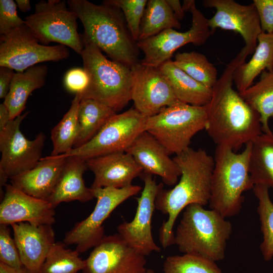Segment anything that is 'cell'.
I'll return each instance as SVG.
<instances>
[{
  "label": "cell",
  "instance_id": "6da1fadb",
  "mask_svg": "<svg viewBox=\"0 0 273 273\" xmlns=\"http://www.w3.org/2000/svg\"><path fill=\"white\" fill-rule=\"evenodd\" d=\"M244 48L226 66L205 106L207 133L217 146L237 152L262 133L259 114L233 87V74L248 56Z\"/></svg>",
  "mask_w": 273,
  "mask_h": 273
},
{
  "label": "cell",
  "instance_id": "7a4b0ae2",
  "mask_svg": "<svg viewBox=\"0 0 273 273\" xmlns=\"http://www.w3.org/2000/svg\"><path fill=\"white\" fill-rule=\"evenodd\" d=\"M173 159L180 168V179L171 189L161 187L155 200V209L168 216L159 231L164 248L174 244L173 228L179 213L191 204L209 203L214 165L213 157L201 149L189 147Z\"/></svg>",
  "mask_w": 273,
  "mask_h": 273
},
{
  "label": "cell",
  "instance_id": "3957f363",
  "mask_svg": "<svg viewBox=\"0 0 273 273\" xmlns=\"http://www.w3.org/2000/svg\"><path fill=\"white\" fill-rule=\"evenodd\" d=\"M66 2L83 25V34L112 60L130 68L140 62V49L120 9L87 0Z\"/></svg>",
  "mask_w": 273,
  "mask_h": 273
},
{
  "label": "cell",
  "instance_id": "277c9868",
  "mask_svg": "<svg viewBox=\"0 0 273 273\" xmlns=\"http://www.w3.org/2000/svg\"><path fill=\"white\" fill-rule=\"evenodd\" d=\"M232 232L231 223L219 212L191 204L185 209L174 234V244L184 254L216 262L224 259Z\"/></svg>",
  "mask_w": 273,
  "mask_h": 273
},
{
  "label": "cell",
  "instance_id": "5b68a950",
  "mask_svg": "<svg viewBox=\"0 0 273 273\" xmlns=\"http://www.w3.org/2000/svg\"><path fill=\"white\" fill-rule=\"evenodd\" d=\"M83 48L80 54L83 68L89 77L81 100L92 99L121 111L131 100L132 75L129 67L107 59L102 51L81 34Z\"/></svg>",
  "mask_w": 273,
  "mask_h": 273
},
{
  "label": "cell",
  "instance_id": "8992f818",
  "mask_svg": "<svg viewBox=\"0 0 273 273\" xmlns=\"http://www.w3.org/2000/svg\"><path fill=\"white\" fill-rule=\"evenodd\" d=\"M251 147L250 142L241 153L226 146L216 147L209 205L225 218L239 213L243 193L254 186L249 173Z\"/></svg>",
  "mask_w": 273,
  "mask_h": 273
},
{
  "label": "cell",
  "instance_id": "52a82bcc",
  "mask_svg": "<svg viewBox=\"0 0 273 273\" xmlns=\"http://www.w3.org/2000/svg\"><path fill=\"white\" fill-rule=\"evenodd\" d=\"M207 121L205 106L180 102L147 117L145 129L164 147L169 155H176L190 147L192 138L205 129Z\"/></svg>",
  "mask_w": 273,
  "mask_h": 273
},
{
  "label": "cell",
  "instance_id": "ba28073f",
  "mask_svg": "<svg viewBox=\"0 0 273 273\" xmlns=\"http://www.w3.org/2000/svg\"><path fill=\"white\" fill-rule=\"evenodd\" d=\"M67 5L65 1L42 0L36 4L34 13L25 17V25L41 44L59 43L80 55L83 43L77 31L78 18Z\"/></svg>",
  "mask_w": 273,
  "mask_h": 273
},
{
  "label": "cell",
  "instance_id": "9c48e42d",
  "mask_svg": "<svg viewBox=\"0 0 273 273\" xmlns=\"http://www.w3.org/2000/svg\"><path fill=\"white\" fill-rule=\"evenodd\" d=\"M183 8L185 12L189 11L192 14L190 28L185 32L169 28L155 36L138 41V48L144 54V58L140 61L142 64L158 67L170 60L179 48L188 43L201 46L212 34L208 25V19L196 8L195 1H184Z\"/></svg>",
  "mask_w": 273,
  "mask_h": 273
},
{
  "label": "cell",
  "instance_id": "30bf717a",
  "mask_svg": "<svg viewBox=\"0 0 273 273\" xmlns=\"http://www.w3.org/2000/svg\"><path fill=\"white\" fill-rule=\"evenodd\" d=\"M147 117L135 108L116 113L98 133L84 145L61 155L84 160L109 154L124 152L144 131Z\"/></svg>",
  "mask_w": 273,
  "mask_h": 273
},
{
  "label": "cell",
  "instance_id": "8fae6325",
  "mask_svg": "<svg viewBox=\"0 0 273 273\" xmlns=\"http://www.w3.org/2000/svg\"><path fill=\"white\" fill-rule=\"evenodd\" d=\"M142 190L141 186L133 185L123 188L93 189L97 199L93 211L65 234L63 243L66 245H76V249L80 253L94 248L105 237L103 223L105 220L119 205Z\"/></svg>",
  "mask_w": 273,
  "mask_h": 273
},
{
  "label": "cell",
  "instance_id": "7c38bea8",
  "mask_svg": "<svg viewBox=\"0 0 273 273\" xmlns=\"http://www.w3.org/2000/svg\"><path fill=\"white\" fill-rule=\"evenodd\" d=\"M69 55L65 46L41 44L25 24L0 36V66L16 72H23L44 62L61 61Z\"/></svg>",
  "mask_w": 273,
  "mask_h": 273
},
{
  "label": "cell",
  "instance_id": "4fadbf2b",
  "mask_svg": "<svg viewBox=\"0 0 273 273\" xmlns=\"http://www.w3.org/2000/svg\"><path fill=\"white\" fill-rule=\"evenodd\" d=\"M29 112L11 120L0 131V176L11 179L33 167L41 158L46 136L40 132L33 140L26 139L20 124Z\"/></svg>",
  "mask_w": 273,
  "mask_h": 273
},
{
  "label": "cell",
  "instance_id": "5bb4252c",
  "mask_svg": "<svg viewBox=\"0 0 273 273\" xmlns=\"http://www.w3.org/2000/svg\"><path fill=\"white\" fill-rule=\"evenodd\" d=\"M144 187L136 198L138 206L135 215L130 221H123L117 226L118 234L131 247L146 256L153 252H159L152 233V219L155 209V200L160 189L151 174L143 172L141 176Z\"/></svg>",
  "mask_w": 273,
  "mask_h": 273
},
{
  "label": "cell",
  "instance_id": "9a60e30c",
  "mask_svg": "<svg viewBox=\"0 0 273 273\" xmlns=\"http://www.w3.org/2000/svg\"><path fill=\"white\" fill-rule=\"evenodd\" d=\"M130 69L131 100L134 108L143 115L153 116L163 108L180 102L159 67L146 65L140 61Z\"/></svg>",
  "mask_w": 273,
  "mask_h": 273
},
{
  "label": "cell",
  "instance_id": "2e32d148",
  "mask_svg": "<svg viewBox=\"0 0 273 273\" xmlns=\"http://www.w3.org/2000/svg\"><path fill=\"white\" fill-rule=\"evenodd\" d=\"M82 273H146L145 256L118 234L105 236L84 260Z\"/></svg>",
  "mask_w": 273,
  "mask_h": 273
},
{
  "label": "cell",
  "instance_id": "e0dca14e",
  "mask_svg": "<svg viewBox=\"0 0 273 273\" xmlns=\"http://www.w3.org/2000/svg\"><path fill=\"white\" fill-rule=\"evenodd\" d=\"M202 4L205 8L216 10L213 16L208 19L212 34L218 28L238 33L245 41L246 52L249 55L253 54L262 31L253 3L245 5L234 0H204Z\"/></svg>",
  "mask_w": 273,
  "mask_h": 273
},
{
  "label": "cell",
  "instance_id": "ac0fdd59",
  "mask_svg": "<svg viewBox=\"0 0 273 273\" xmlns=\"http://www.w3.org/2000/svg\"><path fill=\"white\" fill-rule=\"evenodd\" d=\"M5 188L0 204V224L28 222L39 225L55 222V208L48 200L29 195L11 184H6Z\"/></svg>",
  "mask_w": 273,
  "mask_h": 273
},
{
  "label": "cell",
  "instance_id": "d6986e66",
  "mask_svg": "<svg viewBox=\"0 0 273 273\" xmlns=\"http://www.w3.org/2000/svg\"><path fill=\"white\" fill-rule=\"evenodd\" d=\"M143 172L160 176L164 184L175 186L181 175L179 167L164 147L146 131L143 132L126 150Z\"/></svg>",
  "mask_w": 273,
  "mask_h": 273
},
{
  "label": "cell",
  "instance_id": "ffe728a7",
  "mask_svg": "<svg viewBox=\"0 0 273 273\" xmlns=\"http://www.w3.org/2000/svg\"><path fill=\"white\" fill-rule=\"evenodd\" d=\"M86 163L95 176L92 189L126 187L143 172L133 157L126 152L90 158L86 160Z\"/></svg>",
  "mask_w": 273,
  "mask_h": 273
},
{
  "label": "cell",
  "instance_id": "44dd1931",
  "mask_svg": "<svg viewBox=\"0 0 273 273\" xmlns=\"http://www.w3.org/2000/svg\"><path fill=\"white\" fill-rule=\"evenodd\" d=\"M11 226L23 265L30 273H39L51 247L56 242L52 225L19 222Z\"/></svg>",
  "mask_w": 273,
  "mask_h": 273
},
{
  "label": "cell",
  "instance_id": "7402d4cb",
  "mask_svg": "<svg viewBox=\"0 0 273 273\" xmlns=\"http://www.w3.org/2000/svg\"><path fill=\"white\" fill-rule=\"evenodd\" d=\"M66 161L61 155L41 158L31 169L10 179L11 184L35 198L49 200Z\"/></svg>",
  "mask_w": 273,
  "mask_h": 273
},
{
  "label": "cell",
  "instance_id": "603a6c76",
  "mask_svg": "<svg viewBox=\"0 0 273 273\" xmlns=\"http://www.w3.org/2000/svg\"><path fill=\"white\" fill-rule=\"evenodd\" d=\"M87 169L86 160L77 156L66 157V161L54 191L49 201L55 208L62 202L93 199L94 191L86 187L83 175Z\"/></svg>",
  "mask_w": 273,
  "mask_h": 273
},
{
  "label": "cell",
  "instance_id": "cb8c5ba5",
  "mask_svg": "<svg viewBox=\"0 0 273 273\" xmlns=\"http://www.w3.org/2000/svg\"><path fill=\"white\" fill-rule=\"evenodd\" d=\"M48 71L46 65H36L23 72L15 73L3 102L9 111L11 120L21 115L30 94L44 85Z\"/></svg>",
  "mask_w": 273,
  "mask_h": 273
},
{
  "label": "cell",
  "instance_id": "d4e9b609",
  "mask_svg": "<svg viewBox=\"0 0 273 273\" xmlns=\"http://www.w3.org/2000/svg\"><path fill=\"white\" fill-rule=\"evenodd\" d=\"M264 70L273 71V33L262 32L250 60L239 65L234 72L233 82L238 92L242 93L251 86Z\"/></svg>",
  "mask_w": 273,
  "mask_h": 273
},
{
  "label": "cell",
  "instance_id": "484cf974",
  "mask_svg": "<svg viewBox=\"0 0 273 273\" xmlns=\"http://www.w3.org/2000/svg\"><path fill=\"white\" fill-rule=\"evenodd\" d=\"M180 102L196 106H205L209 102L212 88L195 80L176 67L170 60L159 67Z\"/></svg>",
  "mask_w": 273,
  "mask_h": 273
},
{
  "label": "cell",
  "instance_id": "4316f807",
  "mask_svg": "<svg viewBox=\"0 0 273 273\" xmlns=\"http://www.w3.org/2000/svg\"><path fill=\"white\" fill-rule=\"evenodd\" d=\"M116 113L109 107L95 100H81L78 112V133L73 149L89 142Z\"/></svg>",
  "mask_w": 273,
  "mask_h": 273
},
{
  "label": "cell",
  "instance_id": "83f0119b",
  "mask_svg": "<svg viewBox=\"0 0 273 273\" xmlns=\"http://www.w3.org/2000/svg\"><path fill=\"white\" fill-rule=\"evenodd\" d=\"M249 173L254 185L273 188V133H262L252 142Z\"/></svg>",
  "mask_w": 273,
  "mask_h": 273
},
{
  "label": "cell",
  "instance_id": "f1b7e54d",
  "mask_svg": "<svg viewBox=\"0 0 273 273\" xmlns=\"http://www.w3.org/2000/svg\"><path fill=\"white\" fill-rule=\"evenodd\" d=\"M239 94L259 114L262 132L271 133L268 120L273 118V71H263L256 83Z\"/></svg>",
  "mask_w": 273,
  "mask_h": 273
},
{
  "label": "cell",
  "instance_id": "f546056e",
  "mask_svg": "<svg viewBox=\"0 0 273 273\" xmlns=\"http://www.w3.org/2000/svg\"><path fill=\"white\" fill-rule=\"evenodd\" d=\"M180 27L179 21L166 0H149L141 21L138 41L155 36L167 29Z\"/></svg>",
  "mask_w": 273,
  "mask_h": 273
},
{
  "label": "cell",
  "instance_id": "4dcf8cb0",
  "mask_svg": "<svg viewBox=\"0 0 273 273\" xmlns=\"http://www.w3.org/2000/svg\"><path fill=\"white\" fill-rule=\"evenodd\" d=\"M81 100V93L76 94L69 110L52 129L53 149L51 156L65 154L73 149L78 133V112Z\"/></svg>",
  "mask_w": 273,
  "mask_h": 273
},
{
  "label": "cell",
  "instance_id": "1f68e13d",
  "mask_svg": "<svg viewBox=\"0 0 273 273\" xmlns=\"http://www.w3.org/2000/svg\"><path fill=\"white\" fill-rule=\"evenodd\" d=\"M173 62L192 78L209 88H212L218 79L216 68L203 54L195 51L177 53Z\"/></svg>",
  "mask_w": 273,
  "mask_h": 273
},
{
  "label": "cell",
  "instance_id": "d6a6232c",
  "mask_svg": "<svg viewBox=\"0 0 273 273\" xmlns=\"http://www.w3.org/2000/svg\"><path fill=\"white\" fill-rule=\"evenodd\" d=\"M269 188L260 184L255 185L253 188L258 200L257 212L262 234L260 249L265 261L273 257V202L269 195Z\"/></svg>",
  "mask_w": 273,
  "mask_h": 273
},
{
  "label": "cell",
  "instance_id": "836d02e7",
  "mask_svg": "<svg viewBox=\"0 0 273 273\" xmlns=\"http://www.w3.org/2000/svg\"><path fill=\"white\" fill-rule=\"evenodd\" d=\"M65 246L61 242L52 246L39 273H77L83 270L85 262L80 253Z\"/></svg>",
  "mask_w": 273,
  "mask_h": 273
},
{
  "label": "cell",
  "instance_id": "e575fe53",
  "mask_svg": "<svg viewBox=\"0 0 273 273\" xmlns=\"http://www.w3.org/2000/svg\"><path fill=\"white\" fill-rule=\"evenodd\" d=\"M164 273H223L215 262L199 255L184 254L167 257Z\"/></svg>",
  "mask_w": 273,
  "mask_h": 273
},
{
  "label": "cell",
  "instance_id": "d590c367",
  "mask_svg": "<svg viewBox=\"0 0 273 273\" xmlns=\"http://www.w3.org/2000/svg\"><path fill=\"white\" fill-rule=\"evenodd\" d=\"M147 0H105L103 4L115 7L122 12L131 35L139 40L140 25L146 7Z\"/></svg>",
  "mask_w": 273,
  "mask_h": 273
},
{
  "label": "cell",
  "instance_id": "8d00e7d4",
  "mask_svg": "<svg viewBox=\"0 0 273 273\" xmlns=\"http://www.w3.org/2000/svg\"><path fill=\"white\" fill-rule=\"evenodd\" d=\"M0 262L15 268L23 266L10 230L3 224H0Z\"/></svg>",
  "mask_w": 273,
  "mask_h": 273
},
{
  "label": "cell",
  "instance_id": "74e56055",
  "mask_svg": "<svg viewBox=\"0 0 273 273\" xmlns=\"http://www.w3.org/2000/svg\"><path fill=\"white\" fill-rule=\"evenodd\" d=\"M17 4L13 0H0V34L25 24V20L18 15Z\"/></svg>",
  "mask_w": 273,
  "mask_h": 273
},
{
  "label": "cell",
  "instance_id": "f35d334b",
  "mask_svg": "<svg viewBox=\"0 0 273 273\" xmlns=\"http://www.w3.org/2000/svg\"><path fill=\"white\" fill-rule=\"evenodd\" d=\"M89 77L83 68H73L65 74L64 84L66 89L75 95L82 93L87 87Z\"/></svg>",
  "mask_w": 273,
  "mask_h": 273
},
{
  "label": "cell",
  "instance_id": "ab89813d",
  "mask_svg": "<svg viewBox=\"0 0 273 273\" xmlns=\"http://www.w3.org/2000/svg\"><path fill=\"white\" fill-rule=\"evenodd\" d=\"M259 19L261 30L273 33V0H253Z\"/></svg>",
  "mask_w": 273,
  "mask_h": 273
},
{
  "label": "cell",
  "instance_id": "60d3db41",
  "mask_svg": "<svg viewBox=\"0 0 273 273\" xmlns=\"http://www.w3.org/2000/svg\"><path fill=\"white\" fill-rule=\"evenodd\" d=\"M14 70L6 66H0V98L4 99L9 91L15 74Z\"/></svg>",
  "mask_w": 273,
  "mask_h": 273
},
{
  "label": "cell",
  "instance_id": "b9f144b4",
  "mask_svg": "<svg viewBox=\"0 0 273 273\" xmlns=\"http://www.w3.org/2000/svg\"><path fill=\"white\" fill-rule=\"evenodd\" d=\"M171 10L177 18L180 21L183 19L185 16V11L183 6L181 5L178 0H166Z\"/></svg>",
  "mask_w": 273,
  "mask_h": 273
},
{
  "label": "cell",
  "instance_id": "7bdbcfd3",
  "mask_svg": "<svg viewBox=\"0 0 273 273\" xmlns=\"http://www.w3.org/2000/svg\"><path fill=\"white\" fill-rule=\"evenodd\" d=\"M9 111L3 103L0 104V131H2L11 121Z\"/></svg>",
  "mask_w": 273,
  "mask_h": 273
},
{
  "label": "cell",
  "instance_id": "ee69618b",
  "mask_svg": "<svg viewBox=\"0 0 273 273\" xmlns=\"http://www.w3.org/2000/svg\"><path fill=\"white\" fill-rule=\"evenodd\" d=\"M0 273H30L24 266L15 268L0 262Z\"/></svg>",
  "mask_w": 273,
  "mask_h": 273
},
{
  "label": "cell",
  "instance_id": "f6af8a7d",
  "mask_svg": "<svg viewBox=\"0 0 273 273\" xmlns=\"http://www.w3.org/2000/svg\"><path fill=\"white\" fill-rule=\"evenodd\" d=\"M16 3L19 9L23 12H27L31 9L30 2L29 0H16Z\"/></svg>",
  "mask_w": 273,
  "mask_h": 273
},
{
  "label": "cell",
  "instance_id": "bcb514c9",
  "mask_svg": "<svg viewBox=\"0 0 273 273\" xmlns=\"http://www.w3.org/2000/svg\"><path fill=\"white\" fill-rule=\"evenodd\" d=\"M146 273H155V272L152 270H147Z\"/></svg>",
  "mask_w": 273,
  "mask_h": 273
}]
</instances>
